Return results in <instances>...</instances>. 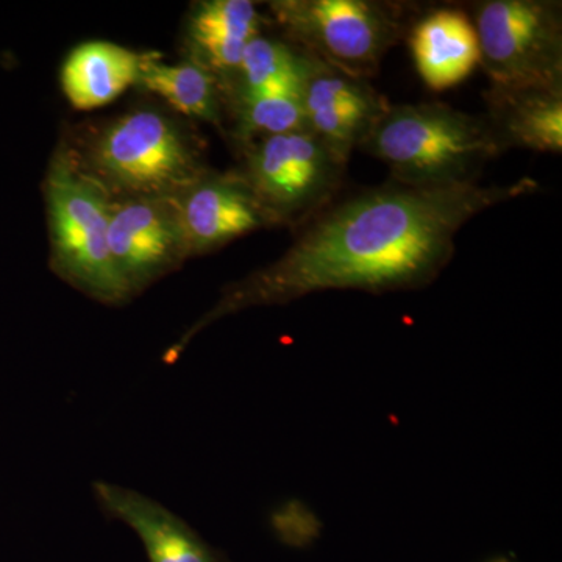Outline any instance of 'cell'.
<instances>
[{
    "mask_svg": "<svg viewBox=\"0 0 562 562\" xmlns=\"http://www.w3.org/2000/svg\"><path fill=\"white\" fill-rule=\"evenodd\" d=\"M538 188L532 179L490 187L479 181L412 187L392 180L355 192L306 222L279 260L231 284L165 360L176 361L211 322L251 306L283 305L314 292L382 294L427 286L452 260L458 233L469 221Z\"/></svg>",
    "mask_w": 562,
    "mask_h": 562,
    "instance_id": "obj_1",
    "label": "cell"
},
{
    "mask_svg": "<svg viewBox=\"0 0 562 562\" xmlns=\"http://www.w3.org/2000/svg\"><path fill=\"white\" fill-rule=\"evenodd\" d=\"M360 147L412 187L476 183L505 151L486 117L438 102L387 105Z\"/></svg>",
    "mask_w": 562,
    "mask_h": 562,
    "instance_id": "obj_2",
    "label": "cell"
},
{
    "mask_svg": "<svg viewBox=\"0 0 562 562\" xmlns=\"http://www.w3.org/2000/svg\"><path fill=\"white\" fill-rule=\"evenodd\" d=\"M70 154L111 201L173 199L209 171L191 133L150 109L122 114Z\"/></svg>",
    "mask_w": 562,
    "mask_h": 562,
    "instance_id": "obj_3",
    "label": "cell"
},
{
    "mask_svg": "<svg viewBox=\"0 0 562 562\" xmlns=\"http://www.w3.org/2000/svg\"><path fill=\"white\" fill-rule=\"evenodd\" d=\"M43 190L52 271L105 305L131 301L110 254V195L83 172L69 149L52 158Z\"/></svg>",
    "mask_w": 562,
    "mask_h": 562,
    "instance_id": "obj_4",
    "label": "cell"
},
{
    "mask_svg": "<svg viewBox=\"0 0 562 562\" xmlns=\"http://www.w3.org/2000/svg\"><path fill=\"white\" fill-rule=\"evenodd\" d=\"M273 21L294 46L368 80L409 32L405 7L375 0H277Z\"/></svg>",
    "mask_w": 562,
    "mask_h": 562,
    "instance_id": "obj_5",
    "label": "cell"
},
{
    "mask_svg": "<svg viewBox=\"0 0 562 562\" xmlns=\"http://www.w3.org/2000/svg\"><path fill=\"white\" fill-rule=\"evenodd\" d=\"M471 20L491 85L562 87L561 2L483 0Z\"/></svg>",
    "mask_w": 562,
    "mask_h": 562,
    "instance_id": "obj_6",
    "label": "cell"
},
{
    "mask_svg": "<svg viewBox=\"0 0 562 562\" xmlns=\"http://www.w3.org/2000/svg\"><path fill=\"white\" fill-rule=\"evenodd\" d=\"M241 172L271 224L305 225L331 205L342 165L313 133L266 136L246 144Z\"/></svg>",
    "mask_w": 562,
    "mask_h": 562,
    "instance_id": "obj_7",
    "label": "cell"
},
{
    "mask_svg": "<svg viewBox=\"0 0 562 562\" xmlns=\"http://www.w3.org/2000/svg\"><path fill=\"white\" fill-rule=\"evenodd\" d=\"M109 246L131 297L190 258L173 199L111 201Z\"/></svg>",
    "mask_w": 562,
    "mask_h": 562,
    "instance_id": "obj_8",
    "label": "cell"
},
{
    "mask_svg": "<svg viewBox=\"0 0 562 562\" xmlns=\"http://www.w3.org/2000/svg\"><path fill=\"white\" fill-rule=\"evenodd\" d=\"M303 122L342 165L390 103L368 80L317 60L301 90Z\"/></svg>",
    "mask_w": 562,
    "mask_h": 562,
    "instance_id": "obj_9",
    "label": "cell"
},
{
    "mask_svg": "<svg viewBox=\"0 0 562 562\" xmlns=\"http://www.w3.org/2000/svg\"><path fill=\"white\" fill-rule=\"evenodd\" d=\"M173 202L190 257L272 225L239 172L206 171Z\"/></svg>",
    "mask_w": 562,
    "mask_h": 562,
    "instance_id": "obj_10",
    "label": "cell"
},
{
    "mask_svg": "<svg viewBox=\"0 0 562 562\" xmlns=\"http://www.w3.org/2000/svg\"><path fill=\"white\" fill-rule=\"evenodd\" d=\"M103 512L138 535L149 562H232L160 503L114 484L94 483Z\"/></svg>",
    "mask_w": 562,
    "mask_h": 562,
    "instance_id": "obj_11",
    "label": "cell"
},
{
    "mask_svg": "<svg viewBox=\"0 0 562 562\" xmlns=\"http://www.w3.org/2000/svg\"><path fill=\"white\" fill-rule=\"evenodd\" d=\"M486 121L505 150L561 154L562 87H495L484 91Z\"/></svg>",
    "mask_w": 562,
    "mask_h": 562,
    "instance_id": "obj_12",
    "label": "cell"
},
{
    "mask_svg": "<svg viewBox=\"0 0 562 562\" xmlns=\"http://www.w3.org/2000/svg\"><path fill=\"white\" fill-rule=\"evenodd\" d=\"M409 47L420 79L430 90L457 87L480 65V47L471 16L442 7L409 27Z\"/></svg>",
    "mask_w": 562,
    "mask_h": 562,
    "instance_id": "obj_13",
    "label": "cell"
},
{
    "mask_svg": "<svg viewBox=\"0 0 562 562\" xmlns=\"http://www.w3.org/2000/svg\"><path fill=\"white\" fill-rule=\"evenodd\" d=\"M261 25L260 11L249 0H205L190 18L191 58L217 76L227 92L247 44L261 35Z\"/></svg>",
    "mask_w": 562,
    "mask_h": 562,
    "instance_id": "obj_14",
    "label": "cell"
},
{
    "mask_svg": "<svg viewBox=\"0 0 562 562\" xmlns=\"http://www.w3.org/2000/svg\"><path fill=\"white\" fill-rule=\"evenodd\" d=\"M143 58L144 54L109 41L80 44L63 65V92L74 109H101L138 85Z\"/></svg>",
    "mask_w": 562,
    "mask_h": 562,
    "instance_id": "obj_15",
    "label": "cell"
},
{
    "mask_svg": "<svg viewBox=\"0 0 562 562\" xmlns=\"http://www.w3.org/2000/svg\"><path fill=\"white\" fill-rule=\"evenodd\" d=\"M138 85L160 95L173 110L222 127L227 106L222 81L194 58L171 65L144 54Z\"/></svg>",
    "mask_w": 562,
    "mask_h": 562,
    "instance_id": "obj_16",
    "label": "cell"
},
{
    "mask_svg": "<svg viewBox=\"0 0 562 562\" xmlns=\"http://www.w3.org/2000/svg\"><path fill=\"white\" fill-rule=\"evenodd\" d=\"M317 58L290 41L258 35L247 44L238 72L225 92L228 101L247 95L292 92L301 94L303 81Z\"/></svg>",
    "mask_w": 562,
    "mask_h": 562,
    "instance_id": "obj_17",
    "label": "cell"
},
{
    "mask_svg": "<svg viewBox=\"0 0 562 562\" xmlns=\"http://www.w3.org/2000/svg\"><path fill=\"white\" fill-rule=\"evenodd\" d=\"M235 116V135L244 146L266 138L305 128L301 94L271 92L228 101Z\"/></svg>",
    "mask_w": 562,
    "mask_h": 562,
    "instance_id": "obj_18",
    "label": "cell"
}]
</instances>
